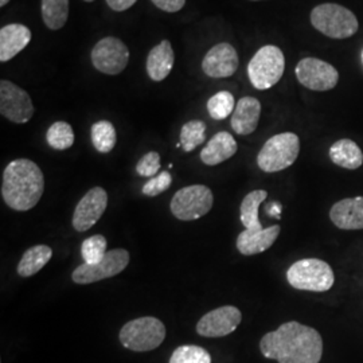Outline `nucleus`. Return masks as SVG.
Listing matches in <instances>:
<instances>
[{"instance_id": "1", "label": "nucleus", "mask_w": 363, "mask_h": 363, "mask_svg": "<svg viewBox=\"0 0 363 363\" xmlns=\"http://www.w3.org/2000/svg\"><path fill=\"white\" fill-rule=\"evenodd\" d=\"M259 351L265 358L279 363H319L323 339L310 325L288 322L261 337Z\"/></svg>"}, {"instance_id": "2", "label": "nucleus", "mask_w": 363, "mask_h": 363, "mask_svg": "<svg viewBox=\"0 0 363 363\" xmlns=\"http://www.w3.org/2000/svg\"><path fill=\"white\" fill-rule=\"evenodd\" d=\"M43 191V172L33 160L16 159L3 171L1 198L9 208L16 211L31 210L38 205Z\"/></svg>"}, {"instance_id": "3", "label": "nucleus", "mask_w": 363, "mask_h": 363, "mask_svg": "<svg viewBox=\"0 0 363 363\" xmlns=\"http://www.w3.org/2000/svg\"><path fill=\"white\" fill-rule=\"evenodd\" d=\"M286 280L298 291L325 292L335 283L333 268L319 259H298L286 271Z\"/></svg>"}, {"instance_id": "4", "label": "nucleus", "mask_w": 363, "mask_h": 363, "mask_svg": "<svg viewBox=\"0 0 363 363\" xmlns=\"http://www.w3.org/2000/svg\"><path fill=\"white\" fill-rule=\"evenodd\" d=\"M311 23L318 31L333 39L350 38L359 27L354 13L335 3L316 6L312 10Z\"/></svg>"}, {"instance_id": "5", "label": "nucleus", "mask_w": 363, "mask_h": 363, "mask_svg": "<svg viewBox=\"0 0 363 363\" xmlns=\"http://www.w3.org/2000/svg\"><path fill=\"white\" fill-rule=\"evenodd\" d=\"M300 152V139L292 132L272 136L262 145L257 155L259 169L268 174L279 172L291 167Z\"/></svg>"}, {"instance_id": "6", "label": "nucleus", "mask_w": 363, "mask_h": 363, "mask_svg": "<svg viewBox=\"0 0 363 363\" xmlns=\"http://www.w3.org/2000/svg\"><path fill=\"white\" fill-rule=\"evenodd\" d=\"M284 69L286 58L283 52L274 45H267L250 60L247 65V76L256 89L267 91L281 79Z\"/></svg>"}, {"instance_id": "7", "label": "nucleus", "mask_w": 363, "mask_h": 363, "mask_svg": "<svg viewBox=\"0 0 363 363\" xmlns=\"http://www.w3.org/2000/svg\"><path fill=\"white\" fill-rule=\"evenodd\" d=\"M118 337L121 345L128 350L136 352L155 350L166 337V327L154 316H144L123 325Z\"/></svg>"}, {"instance_id": "8", "label": "nucleus", "mask_w": 363, "mask_h": 363, "mask_svg": "<svg viewBox=\"0 0 363 363\" xmlns=\"http://www.w3.org/2000/svg\"><path fill=\"white\" fill-rule=\"evenodd\" d=\"M214 196L208 186L193 184L177 191L171 199L169 208L179 220H199L213 208Z\"/></svg>"}, {"instance_id": "9", "label": "nucleus", "mask_w": 363, "mask_h": 363, "mask_svg": "<svg viewBox=\"0 0 363 363\" xmlns=\"http://www.w3.org/2000/svg\"><path fill=\"white\" fill-rule=\"evenodd\" d=\"M130 264V253L125 249H113L105 255L97 264H82L72 274L76 284H91L105 279H111L123 272Z\"/></svg>"}, {"instance_id": "10", "label": "nucleus", "mask_w": 363, "mask_h": 363, "mask_svg": "<svg viewBox=\"0 0 363 363\" xmlns=\"http://www.w3.org/2000/svg\"><path fill=\"white\" fill-rule=\"evenodd\" d=\"M93 66L108 76H117L128 65L130 50L121 39L106 37L99 40L91 52Z\"/></svg>"}, {"instance_id": "11", "label": "nucleus", "mask_w": 363, "mask_h": 363, "mask_svg": "<svg viewBox=\"0 0 363 363\" xmlns=\"http://www.w3.org/2000/svg\"><path fill=\"white\" fill-rule=\"evenodd\" d=\"M295 73L298 82L310 91H331L339 81V73L334 66L311 57L303 58L296 66Z\"/></svg>"}, {"instance_id": "12", "label": "nucleus", "mask_w": 363, "mask_h": 363, "mask_svg": "<svg viewBox=\"0 0 363 363\" xmlns=\"http://www.w3.org/2000/svg\"><path fill=\"white\" fill-rule=\"evenodd\" d=\"M0 113L15 124H25L34 115V105L26 91L11 81H0Z\"/></svg>"}, {"instance_id": "13", "label": "nucleus", "mask_w": 363, "mask_h": 363, "mask_svg": "<svg viewBox=\"0 0 363 363\" xmlns=\"http://www.w3.org/2000/svg\"><path fill=\"white\" fill-rule=\"evenodd\" d=\"M242 320V313L234 306H223L208 312L196 325V333L201 337H222L237 330Z\"/></svg>"}, {"instance_id": "14", "label": "nucleus", "mask_w": 363, "mask_h": 363, "mask_svg": "<svg viewBox=\"0 0 363 363\" xmlns=\"http://www.w3.org/2000/svg\"><path fill=\"white\" fill-rule=\"evenodd\" d=\"M108 206V194L103 187H93L78 202L73 214V228L82 233L94 226Z\"/></svg>"}, {"instance_id": "15", "label": "nucleus", "mask_w": 363, "mask_h": 363, "mask_svg": "<svg viewBox=\"0 0 363 363\" xmlns=\"http://www.w3.org/2000/svg\"><path fill=\"white\" fill-rule=\"evenodd\" d=\"M238 65V54L233 46L230 43L220 42L206 52L202 61V70L208 77L228 78L233 76Z\"/></svg>"}, {"instance_id": "16", "label": "nucleus", "mask_w": 363, "mask_h": 363, "mask_svg": "<svg viewBox=\"0 0 363 363\" xmlns=\"http://www.w3.org/2000/svg\"><path fill=\"white\" fill-rule=\"evenodd\" d=\"M330 218L342 230H361L363 229V196L339 201L330 210Z\"/></svg>"}, {"instance_id": "17", "label": "nucleus", "mask_w": 363, "mask_h": 363, "mask_svg": "<svg viewBox=\"0 0 363 363\" xmlns=\"http://www.w3.org/2000/svg\"><path fill=\"white\" fill-rule=\"evenodd\" d=\"M281 228L273 225L261 230H247L238 234L237 249L244 256H255L268 250L277 240Z\"/></svg>"}, {"instance_id": "18", "label": "nucleus", "mask_w": 363, "mask_h": 363, "mask_svg": "<svg viewBox=\"0 0 363 363\" xmlns=\"http://www.w3.org/2000/svg\"><path fill=\"white\" fill-rule=\"evenodd\" d=\"M31 40V31L21 23H10L0 30V62H9Z\"/></svg>"}, {"instance_id": "19", "label": "nucleus", "mask_w": 363, "mask_h": 363, "mask_svg": "<svg viewBox=\"0 0 363 363\" xmlns=\"http://www.w3.org/2000/svg\"><path fill=\"white\" fill-rule=\"evenodd\" d=\"M261 103L255 97H242L234 109L230 125L237 135L247 136L253 133L259 125Z\"/></svg>"}, {"instance_id": "20", "label": "nucleus", "mask_w": 363, "mask_h": 363, "mask_svg": "<svg viewBox=\"0 0 363 363\" xmlns=\"http://www.w3.org/2000/svg\"><path fill=\"white\" fill-rule=\"evenodd\" d=\"M237 150V142L229 132H218L208 140L206 147L202 150L201 160L206 166H217L235 155Z\"/></svg>"}, {"instance_id": "21", "label": "nucleus", "mask_w": 363, "mask_h": 363, "mask_svg": "<svg viewBox=\"0 0 363 363\" xmlns=\"http://www.w3.org/2000/svg\"><path fill=\"white\" fill-rule=\"evenodd\" d=\"M175 62V52L169 40H162L150 52L147 57V73L152 81L160 82L169 77Z\"/></svg>"}, {"instance_id": "22", "label": "nucleus", "mask_w": 363, "mask_h": 363, "mask_svg": "<svg viewBox=\"0 0 363 363\" xmlns=\"http://www.w3.org/2000/svg\"><path fill=\"white\" fill-rule=\"evenodd\" d=\"M334 164L346 169H359L363 164V152L359 145L350 139H340L328 151Z\"/></svg>"}, {"instance_id": "23", "label": "nucleus", "mask_w": 363, "mask_h": 363, "mask_svg": "<svg viewBox=\"0 0 363 363\" xmlns=\"http://www.w3.org/2000/svg\"><path fill=\"white\" fill-rule=\"evenodd\" d=\"M52 247L48 245L30 247L19 261L16 272L21 277H31L37 274L52 259Z\"/></svg>"}, {"instance_id": "24", "label": "nucleus", "mask_w": 363, "mask_h": 363, "mask_svg": "<svg viewBox=\"0 0 363 363\" xmlns=\"http://www.w3.org/2000/svg\"><path fill=\"white\" fill-rule=\"evenodd\" d=\"M268 193L265 190H255L242 199L240 206V218L247 230H261L264 229L259 220V208L261 203L267 199Z\"/></svg>"}, {"instance_id": "25", "label": "nucleus", "mask_w": 363, "mask_h": 363, "mask_svg": "<svg viewBox=\"0 0 363 363\" xmlns=\"http://www.w3.org/2000/svg\"><path fill=\"white\" fill-rule=\"evenodd\" d=\"M40 13L46 27L60 30L69 18V0H42Z\"/></svg>"}, {"instance_id": "26", "label": "nucleus", "mask_w": 363, "mask_h": 363, "mask_svg": "<svg viewBox=\"0 0 363 363\" xmlns=\"http://www.w3.org/2000/svg\"><path fill=\"white\" fill-rule=\"evenodd\" d=\"M91 143L100 154L111 152L116 145V130L108 120L96 121L91 128Z\"/></svg>"}, {"instance_id": "27", "label": "nucleus", "mask_w": 363, "mask_h": 363, "mask_svg": "<svg viewBox=\"0 0 363 363\" xmlns=\"http://www.w3.org/2000/svg\"><path fill=\"white\" fill-rule=\"evenodd\" d=\"M46 140L52 150L65 151L74 144V132L66 121H55L46 132Z\"/></svg>"}, {"instance_id": "28", "label": "nucleus", "mask_w": 363, "mask_h": 363, "mask_svg": "<svg viewBox=\"0 0 363 363\" xmlns=\"http://www.w3.org/2000/svg\"><path fill=\"white\" fill-rule=\"evenodd\" d=\"M206 140V124L201 120H191L186 123L181 130L182 148L186 152L194 151L198 145Z\"/></svg>"}, {"instance_id": "29", "label": "nucleus", "mask_w": 363, "mask_h": 363, "mask_svg": "<svg viewBox=\"0 0 363 363\" xmlns=\"http://www.w3.org/2000/svg\"><path fill=\"white\" fill-rule=\"evenodd\" d=\"M235 109L234 96L230 91H222L210 97L208 101V112L214 120H225L233 115Z\"/></svg>"}, {"instance_id": "30", "label": "nucleus", "mask_w": 363, "mask_h": 363, "mask_svg": "<svg viewBox=\"0 0 363 363\" xmlns=\"http://www.w3.org/2000/svg\"><path fill=\"white\" fill-rule=\"evenodd\" d=\"M169 363H211V357L203 347L184 345L174 350Z\"/></svg>"}, {"instance_id": "31", "label": "nucleus", "mask_w": 363, "mask_h": 363, "mask_svg": "<svg viewBox=\"0 0 363 363\" xmlns=\"http://www.w3.org/2000/svg\"><path fill=\"white\" fill-rule=\"evenodd\" d=\"M106 253V240L100 234L86 238L81 245V256L85 264H97L104 259Z\"/></svg>"}, {"instance_id": "32", "label": "nucleus", "mask_w": 363, "mask_h": 363, "mask_svg": "<svg viewBox=\"0 0 363 363\" xmlns=\"http://www.w3.org/2000/svg\"><path fill=\"white\" fill-rule=\"evenodd\" d=\"M172 183V175L169 171H163L147 182L142 189V193L147 196H157L167 191Z\"/></svg>"}, {"instance_id": "33", "label": "nucleus", "mask_w": 363, "mask_h": 363, "mask_svg": "<svg viewBox=\"0 0 363 363\" xmlns=\"http://www.w3.org/2000/svg\"><path fill=\"white\" fill-rule=\"evenodd\" d=\"M159 169H160V155L155 151L145 154L136 164V172L144 178H154L159 172Z\"/></svg>"}, {"instance_id": "34", "label": "nucleus", "mask_w": 363, "mask_h": 363, "mask_svg": "<svg viewBox=\"0 0 363 363\" xmlns=\"http://www.w3.org/2000/svg\"><path fill=\"white\" fill-rule=\"evenodd\" d=\"M156 7L166 13H178L186 4V0H151Z\"/></svg>"}, {"instance_id": "35", "label": "nucleus", "mask_w": 363, "mask_h": 363, "mask_svg": "<svg viewBox=\"0 0 363 363\" xmlns=\"http://www.w3.org/2000/svg\"><path fill=\"white\" fill-rule=\"evenodd\" d=\"M136 1L138 0H106L109 9L113 10V11H117V13L128 10Z\"/></svg>"}, {"instance_id": "36", "label": "nucleus", "mask_w": 363, "mask_h": 363, "mask_svg": "<svg viewBox=\"0 0 363 363\" xmlns=\"http://www.w3.org/2000/svg\"><path fill=\"white\" fill-rule=\"evenodd\" d=\"M271 206V210H268V213L271 214V216H274L276 218H280V211H281V208H280V205H274V203H272V205H269Z\"/></svg>"}, {"instance_id": "37", "label": "nucleus", "mask_w": 363, "mask_h": 363, "mask_svg": "<svg viewBox=\"0 0 363 363\" xmlns=\"http://www.w3.org/2000/svg\"><path fill=\"white\" fill-rule=\"evenodd\" d=\"M10 3V0H0V7H6Z\"/></svg>"}, {"instance_id": "38", "label": "nucleus", "mask_w": 363, "mask_h": 363, "mask_svg": "<svg viewBox=\"0 0 363 363\" xmlns=\"http://www.w3.org/2000/svg\"><path fill=\"white\" fill-rule=\"evenodd\" d=\"M85 1H88V3H91V1H94V0H85Z\"/></svg>"}, {"instance_id": "39", "label": "nucleus", "mask_w": 363, "mask_h": 363, "mask_svg": "<svg viewBox=\"0 0 363 363\" xmlns=\"http://www.w3.org/2000/svg\"><path fill=\"white\" fill-rule=\"evenodd\" d=\"M252 1H259V0H252Z\"/></svg>"}, {"instance_id": "40", "label": "nucleus", "mask_w": 363, "mask_h": 363, "mask_svg": "<svg viewBox=\"0 0 363 363\" xmlns=\"http://www.w3.org/2000/svg\"><path fill=\"white\" fill-rule=\"evenodd\" d=\"M362 62H363V50H362Z\"/></svg>"}]
</instances>
